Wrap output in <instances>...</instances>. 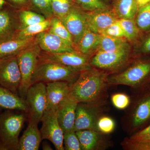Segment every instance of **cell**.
<instances>
[{"mask_svg": "<svg viewBox=\"0 0 150 150\" xmlns=\"http://www.w3.org/2000/svg\"><path fill=\"white\" fill-rule=\"evenodd\" d=\"M107 78L105 73L92 67L81 72L70 85L69 98L77 103L93 105L105 91L108 85Z\"/></svg>", "mask_w": 150, "mask_h": 150, "instance_id": "6da1fadb", "label": "cell"}, {"mask_svg": "<svg viewBox=\"0 0 150 150\" xmlns=\"http://www.w3.org/2000/svg\"><path fill=\"white\" fill-rule=\"evenodd\" d=\"M80 73L76 72L62 65L40 58L31 79L30 86L38 82L66 81L71 84Z\"/></svg>", "mask_w": 150, "mask_h": 150, "instance_id": "7a4b0ae2", "label": "cell"}, {"mask_svg": "<svg viewBox=\"0 0 150 150\" xmlns=\"http://www.w3.org/2000/svg\"><path fill=\"white\" fill-rule=\"evenodd\" d=\"M42 50L35 41L16 55L21 81L19 95L25 99L28 90L30 86L33 75L40 59Z\"/></svg>", "mask_w": 150, "mask_h": 150, "instance_id": "3957f363", "label": "cell"}, {"mask_svg": "<svg viewBox=\"0 0 150 150\" xmlns=\"http://www.w3.org/2000/svg\"><path fill=\"white\" fill-rule=\"evenodd\" d=\"M26 118L25 112L7 111L0 115V139L8 150H18L19 136Z\"/></svg>", "mask_w": 150, "mask_h": 150, "instance_id": "277c9868", "label": "cell"}, {"mask_svg": "<svg viewBox=\"0 0 150 150\" xmlns=\"http://www.w3.org/2000/svg\"><path fill=\"white\" fill-rule=\"evenodd\" d=\"M25 99L28 107V120L39 123L47 109L46 83L38 82L30 86Z\"/></svg>", "mask_w": 150, "mask_h": 150, "instance_id": "5b68a950", "label": "cell"}, {"mask_svg": "<svg viewBox=\"0 0 150 150\" xmlns=\"http://www.w3.org/2000/svg\"><path fill=\"white\" fill-rule=\"evenodd\" d=\"M150 74V62H143L107 78L108 83L111 85H123L134 87L140 85Z\"/></svg>", "mask_w": 150, "mask_h": 150, "instance_id": "8992f818", "label": "cell"}, {"mask_svg": "<svg viewBox=\"0 0 150 150\" xmlns=\"http://www.w3.org/2000/svg\"><path fill=\"white\" fill-rule=\"evenodd\" d=\"M40 58L57 63L79 73L92 67L90 64L89 56L76 51L59 54H51L42 51Z\"/></svg>", "mask_w": 150, "mask_h": 150, "instance_id": "52a82bcc", "label": "cell"}, {"mask_svg": "<svg viewBox=\"0 0 150 150\" xmlns=\"http://www.w3.org/2000/svg\"><path fill=\"white\" fill-rule=\"evenodd\" d=\"M21 81L16 55L0 59V86L18 95Z\"/></svg>", "mask_w": 150, "mask_h": 150, "instance_id": "ba28073f", "label": "cell"}, {"mask_svg": "<svg viewBox=\"0 0 150 150\" xmlns=\"http://www.w3.org/2000/svg\"><path fill=\"white\" fill-rule=\"evenodd\" d=\"M40 129L42 140L50 141L57 150H64V133L59 125L56 110H46L41 118Z\"/></svg>", "mask_w": 150, "mask_h": 150, "instance_id": "9c48e42d", "label": "cell"}, {"mask_svg": "<svg viewBox=\"0 0 150 150\" xmlns=\"http://www.w3.org/2000/svg\"><path fill=\"white\" fill-rule=\"evenodd\" d=\"M130 47L112 52L97 51L90 60L92 67L105 70H114L121 68L128 61Z\"/></svg>", "mask_w": 150, "mask_h": 150, "instance_id": "30bf717a", "label": "cell"}, {"mask_svg": "<svg viewBox=\"0 0 150 150\" xmlns=\"http://www.w3.org/2000/svg\"><path fill=\"white\" fill-rule=\"evenodd\" d=\"M61 20L71 35L74 47L87 29L86 12L74 5L69 12Z\"/></svg>", "mask_w": 150, "mask_h": 150, "instance_id": "8fae6325", "label": "cell"}, {"mask_svg": "<svg viewBox=\"0 0 150 150\" xmlns=\"http://www.w3.org/2000/svg\"><path fill=\"white\" fill-rule=\"evenodd\" d=\"M86 16L87 28L99 34L118 19L113 11L108 8L87 11Z\"/></svg>", "mask_w": 150, "mask_h": 150, "instance_id": "7c38bea8", "label": "cell"}, {"mask_svg": "<svg viewBox=\"0 0 150 150\" xmlns=\"http://www.w3.org/2000/svg\"><path fill=\"white\" fill-rule=\"evenodd\" d=\"M35 41L42 51L46 53L59 54L76 51L71 45L48 30L38 34Z\"/></svg>", "mask_w": 150, "mask_h": 150, "instance_id": "4fadbf2b", "label": "cell"}, {"mask_svg": "<svg viewBox=\"0 0 150 150\" xmlns=\"http://www.w3.org/2000/svg\"><path fill=\"white\" fill-rule=\"evenodd\" d=\"M70 85L66 81H55L46 83L47 110H56L69 98Z\"/></svg>", "mask_w": 150, "mask_h": 150, "instance_id": "5bb4252c", "label": "cell"}, {"mask_svg": "<svg viewBox=\"0 0 150 150\" xmlns=\"http://www.w3.org/2000/svg\"><path fill=\"white\" fill-rule=\"evenodd\" d=\"M92 105L84 103H78L76 110L74 131L83 130L96 131L98 119Z\"/></svg>", "mask_w": 150, "mask_h": 150, "instance_id": "9a60e30c", "label": "cell"}, {"mask_svg": "<svg viewBox=\"0 0 150 150\" xmlns=\"http://www.w3.org/2000/svg\"><path fill=\"white\" fill-rule=\"evenodd\" d=\"M19 28L16 12L7 7L0 10V43L13 39Z\"/></svg>", "mask_w": 150, "mask_h": 150, "instance_id": "2e32d148", "label": "cell"}, {"mask_svg": "<svg viewBox=\"0 0 150 150\" xmlns=\"http://www.w3.org/2000/svg\"><path fill=\"white\" fill-rule=\"evenodd\" d=\"M78 103L68 98L56 110L57 119L64 133L74 131Z\"/></svg>", "mask_w": 150, "mask_h": 150, "instance_id": "e0dca14e", "label": "cell"}, {"mask_svg": "<svg viewBox=\"0 0 150 150\" xmlns=\"http://www.w3.org/2000/svg\"><path fill=\"white\" fill-rule=\"evenodd\" d=\"M38 123L29 121L26 129L19 141L18 150H38L42 141Z\"/></svg>", "mask_w": 150, "mask_h": 150, "instance_id": "ac0fdd59", "label": "cell"}, {"mask_svg": "<svg viewBox=\"0 0 150 150\" xmlns=\"http://www.w3.org/2000/svg\"><path fill=\"white\" fill-rule=\"evenodd\" d=\"M0 108L8 110H18L28 112L25 99L9 90L0 86Z\"/></svg>", "mask_w": 150, "mask_h": 150, "instance_id": "d6986e66", "label": "cell"}, {"mask_svg": "<svg viewBox=\"0 0 150 150\" xmlns=\"http://www.w3.org/2000/svg\"><path fill=\"white\" fill-rule=\"evenodd\" d=\"M101 34H98L87 28L79 42L75 46L76 51L83 55L89 56L97 51L100 42Z\"/></svg>", "mask_w": 150, "mask_h": 150, "instance_id": "ffe728a7", "label": "cell"}, {"mask_svg": "<svg viewBox=\"0 0 150 150\" xmlns=\"http://www.w3.org/2000/svg\"><path fill=\"white\" fill-rule=\"evenodd\" d=\"M35 38L24 40L13 38L0 43V58L17 55L33 43Z\"/></svg>", "mask_w": 150, "mask_h": 150, "instance_id": "44dd1931", "label": "cell"}, {"mask_svg": "<svg viewBox=\"0 0 150 150\" xmlns=\"http://www.w3.org/2000/svg\"><path fill=\"white\" fill-rule=\"evenodd\" d=\"M139 10L136 0H116L113 12L119 19H133Z\"/></svg>", "mask_w": 150, "mask_h": 150, "instance_id": "7402d4cb", "label": "cell"}, {"mask_svg": "<svg viewBox=\"0 0 150 150\" xmlns=\"http://www.w3.org/2000/svg\"><path fill=\"white\" fill-rule=\"evenodd\" d=\"M130 47L125 38H116L101 34L97 51L112 52Z\"/></svg>", "mask_w": 150, "mask_h": 150, "instance_id": "603a6c76", "label": "cell"}, {"mask_svg": "<svg viewBox=\"0 0 150 150\" xmlns=\"http://www.w3.org/2000/svg\"><path fill=\"white\" fill-rule=\"evenodd\" d=\"M50 25V19H46L44 21L19 29L13 38L24 40L34 38L40 33L48 30Z\"/></svg>", "mask_w": 150, "mask_h": 150, "instance_id": "cb8c5ba5", "label": "cell"}, {"mask_svg": "<svg viewBox=\"0 0 150 150\" xmlns=\"http://www.w3.org/2000/svg\"><path fill=\"white\" fill-rule=\"evenodd\" d=\"M82 150H92L97 147L100 141L98 132L92 130L76 131Z\"/></svg>", "mask_w": 150, "mask_h": 150, "instance_id": "d4e9b609", "label": "cell"}, {"mask_svg": "<svg viewBox=\"0 0 150 150\" xmlns=\"http://www.w3.org/2000/svg\"><path fill=\"white\" fill-rule=\"evenodd\" d=\"M150 118V96L142 100L134 110L133 115V125L138 127Z\"/></svg>", "mask_w": 150, "mask_h": 150, "instance_id": "484cf974", "label": "cell"}, {"mask_svg": "<svg viewBox=\"0 0 150 150\" xmlns=\"http://www.w3.org/2000/svg\"><path fill=\"white\" fill-rule=\"evenodd\" d=\"M48 30L74 47L71 35L60 18L55 16L50 18V27Z\"/></svg>", "mask_w": 150, "mask_h": 150, "instance_id": "4316f807", "label": "cell"}, {"mask_svg": "<svg viewBox=\"0 0 150 150\" xmlns=\"http://www.w3.org/2000/svg\"><path fill=\"white\" fill-rule=\"evenodd\" d=\"M17 16L19 26V29L41 22L46 19L42 15L27 10L18 11L17 13Z\"/></svg>", "mask_w": 150, "mask_h": 150, "instance_id": "83f0119b", "label": "cell"}, {"mask_svg": "<svg viewBox=\"0 0 150 150\" xmlns=\"http://www.w3.org/2000/svg\"><path fill=\"white\" fill-rule=\"evenodd\" d=\"M54 16L62 19L69 12L73 7L71 0H51Z\"/></svg>", "mask_w": 150, "mask_h": 150, "instance_id": "f1b7e54d", "label": "cell"}, {"mask_svg": "<svg viewBox=\"0 0 150 150\" xmlns=\"http://www.w3.org/2000/svg\"><path fill=\"white\" fill-rule=\"evenodd\" d=\"M136 23L138 28L144 31L150 29V3L139 9Z\"/></svg>", "mask_w": 150, "mask_h": 150, "instance_id": "f546056e", "label": "cell"}, {"mask_svg": "<svg viewBox=\"0 0 150 150\" xmlns=\"http://www.w3.org/2000/svg\"><path fill=\"white\" fill-rule=\"evenodd\" d=\"M125 38L129 40H135L139 35V29L136 21L133 19H119Z\"/></svg>", "mask_w": 150, "mask_h": 150, "instance_id": "4dcf8cb0", "label": "cell"}, {"mask_svg": "<svg viewBox=\"0 0 150 150\" xmlns=\"http://www.w3.org/2000/svg\"><path fill=\"white\" fill-rule=\"evenodd\" d=\"M33 6L46 19H50L54 16L51 0H30Z\"/></svg>", "mask_w": 150, "mask_h": 150, "instance_id": "1f68e13d", "label": "cell"}, {"mask_svg": "<svg viewBox=\"0 0 150 150\" xmlns=\"http://www.w3.org/2000/svg\"><path fill=\"white\" fill-rule=\"evenodd\" d=\"M83 10L91 11L98 9L108 8L102 0H74Z\"/></svg>", "mask_w": 150, "mask_h": 150, "instance_id": "d6a6232c", "label": "cell"}, {"mask_svg": "<svg viewBox=\"0 0 150 150\" xmlns=\"http://www.w3.org/2000/svg\"><path fill=\"white\" fill-rule=\"evenodd\" d=\"M64 150H82L76 131H72L64 133Z\"/></svg>", "mask_w": 150, "mask_h": 150, "instance_id": "836d02e7", "label": "cell"}, {"mask_svg": "<svg viewBox=\"0 0 150 150\" xmlns=\"http://www.w3.org/2000/svg\"><path fill=\"white\" fill-rule=\"evenodd\" d=\"M96 127L97 130L100 133L109 134L114 131L115 123L112 118L108 116H102L98 120Z\"/></svg>", "mask_w": 150, "mask_h": 150, "instance_id": "e575fe53", "label": "cell"}, {"mask_svg": "<svg viewBox=\"0 0 150 150\" xmlns=\"http://www.w3.org/2000/svg\"><path fill=\"white\" fill-rule=\"evenodd\" d=\"M112 104L116 108L120 110L126 109L130 103V97L123 93H117L112 95L111 98Z\"/></svg>", "mask_w": 150, "mask_h": 150, "instance_id": "d590c367", "label": "cell"}, {"mask_svg": "<svg viewBox=\"0 0 150 150\" xmlns=\"http://www.w3.org/2000/svg\"><path fill=\"white\" fill-rule=\"evenodd\" d=\"M102 34L116 38H125L124 32L119 19L108 27Z\"/></svg>", "mask_w": 150, "mask_h": 150, "instance_id": "8d00e7d4", "label": "cell"}, {"mask_svg": "<svg viewBox=\"0 0 150 150\" xmlns=\"http://www.w3.org/2000/svg\"><path fill=\"white\" fill-rule=\"evenodd\" d=\"M126 141L132 142H150V125L142 131L127 139Z\"/></svg>", "mask_w": 150, "mask_h": 150, "instance_id": "74e56055", "label": "cell"}, {"mask_svg": "<svg viewBox=\"0 0 150 150\" xmlns=\"http://www.w3.org/2000/svg\"><path fill=\"white\" fill-rule=\"evenodd\" d=\"M124 145L127 149H130L150 150V142H132L125 141Z\"/></svg>", "mask_w": 150, "mask_h": 150, "instance_id": "f35d334b", "label": "cell"}, {"mask_svg": "<svg viewBox=\"0 0 150 150\" xmlns=\"http://www.w3.org/2000/svg\"><path fill=\"white\" fill-rule=\"evenodd\" d=\"M142 51L144 53H150V36L143 44Z\"/></svg>", "mask_w": 150, "mask_h": 150, "instance_id": "ab89813d", "label": "cell"}, {"mask_svg": "<svg viewBox=\"0 0 150 150\" xmlns=\"http://www.w3.org/2000/svg\"><path fill=\"white\" fill-rule=\"evenodd\" d=\"M8 1L18 6H23L26 4L28 2V0H8Z\"/></svg>", "mask_w": 150, "mask_h": 150, "instance_id": "60d3db41", "label": "cell"}, {"mask_svg": "<svg viewBox=\"0 0 150 150\" xmlns=\"http://www.w3.org/2000/svg\"><path fill=\"white\" fill-rule=\"evenodd\" d=\"M139 9L140 8L150 3V0H136Z\"/></svg>", "mask_w": 150, "mask_h": 150, "instance_id": "b9f144b4", "label": "cell"}, {"mask_svg": "<svg viewBox=\"0 0 150 150\" xmlns=\"http://www.w3.org/2000/svg\"><path fill=\"white\" fill-rule=\"evenodd\" d=\"M42 149L43 150H52L53 149L51 147L50 144L47 142H43L42 144Z\"/></svg>", "mask_w": 150, "mask_h": 150, "instance_id": "7bdbcfd3", "label": "cell"}, {"mask_svg": "<svg viewBox=\"0 0 150 150\" xmlns=\"http://www.w3.org/2000/svg\"><path fill=\"white\" fill-rule=\"evenodd\" d=\"M8 3L5 0H0V10L6 8Z\"/></svg>", "mask_w": 150, "mask_h": 150, "instance_id": "ee69618b", "label": "cell"}, {"mask_svg": "<svg viewBox=\"0 0 150 150\" xmlns=\"http://www.w3.org/2000/svg\"><path fill=\"white\" fill-rule=\"evenodd\" d=\"M0 150H8L2 141L0 139Z\"/></svg>", "mask_w": 150, "mask_h": 150, "instance_id": "f6af8a7d", "label": "cell"}, {"mask_svg": "<svg viewBox=\"0 0 150 150\" xmlns=\"http://www.w3.org/2000/svg\"><path fill=\"white\" fill-rule=\"evenodd\" d=\"M102 1H110V0H102Z\"/></svg>", "mask_w": 150, "mask_h": 150, "instance_id": "bcb514c9", "label": "cell"}, {"mask_svg": "<svg viewBox=\"0 0 150 150\" xmlns=\"http://www.w3.org/2000/svg\"><path fill=\"white\" fill-rule=\"evenodd\" d=\"M1 59V58H0V59Z\"/></svg>", "mask_w": 150, "mask_h": 150, "instance_id": "7dc6e473", "label": "cell"}]
</instances>
